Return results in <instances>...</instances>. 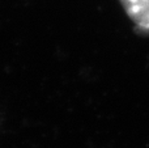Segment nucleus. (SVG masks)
Listing matches in <instances>:
<instances>
[{"label": "nucleus", "instance_id": "f257e3e1", "mask_svg": "<svg viewBox=\"0 0 149 148\" xmlns=\"http://www.w3.org/2000/svg\"><path fill=\"white\" fill-rule=\"evenodd\" d=\"M119 3L134 22L135 30L149 34V0H119Z\"/></svg>", "mask_w": 149, "mask_h": 148}]
</instances>
